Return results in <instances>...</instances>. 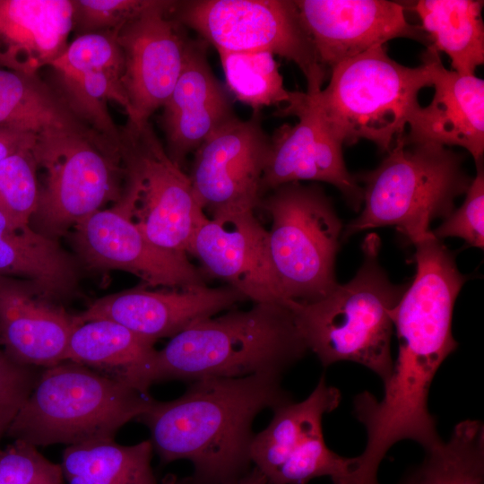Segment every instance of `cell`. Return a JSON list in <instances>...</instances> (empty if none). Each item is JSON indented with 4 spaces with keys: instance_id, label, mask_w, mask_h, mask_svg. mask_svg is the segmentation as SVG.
Listing matches in <instances>:
<instances>
[{
    "instance_id": "6da1fadb",
    "label": "cell",
    "mask_w": 484,
    "mask_h": 484,
    "mask_svg": "<svg viewBox=\"0 0 484 484\" xmlns=\"http://www.w3.org/2000/svg\"><path fill=\"white\" fill-rule=\"evenodd\" d=\"M413 245L414 279L390 312L398 339L391 376L380 400L367 393L359 405L366 427L389 443L423 444L437 434L428 395L439 367L458 346L452 332L453 311L467 280L432 230Z\"/></svg>"
},
{
    "instance_id": "7a4b0ae2",
    "label": "cell",
    "mask_w": 484,
    "mask_h": 484,
    "mask_svg": "<svg viewBox=\"0 0 484 484\" xmlns=\"http://www.w3.org/2000/svg\"><path fill=\"white\" fill-rule=\"evenodd\" d=\"M291 401L279 374L206 377L193 381L177 399H152L137 419L149 428L161 463L187 460L194 467L190 481L221 484L253 467L255 417Z\"/></svg>"
},
{
    "instance_id": "3957f363",
    "label": "cell",
    "mask_w": 484,
    "mask_h": 484,
    "mask_svg": "<svg viewBox=\"0 0 484 484\" xmlns=\"http://www.w3.org/2000/svg\"><path fill=\"white\" fill-rule=\"evenodd\" d=\"M307 349L290 306L255 303L198 322L154 352L146 366L141 389L170 380L281 375L301 359Z\"/></svg>"
},
{
    "instance_id": "277c9868",
    "label": "cell",
    "mask_w": 484,
    "mask_h": 484,
    "mask_svg": "<svg viewBox=\"0 0 484 484\" xmlns=\"http://www.w3.org/2000/svg\"><path fill=\"white\" fill-rule=\"evenodd\" d=\"M379 238L369 234L362 244L363 263L349 282L315 301H292L290 307L307 350L323 367L354 362L384 385L393 367L390 312L407 286L390 281L379 264Z\"/></svg>"
},
{
    "instance_id": "5b68a950",
    "label": "cell",
    "mask_w": 484,
    "mask_h": 484,
    "mask_svg": "<svg viewBox=\"0 0 484 484\" xmlns=\"http://www.w3.org/2000/svg\"><path fill=\"white\" fill-rule=\"evenodd\" d=\"M422 60L417 67L402 65L380 45L333 66L315 99L333 138L341 145L367 140L388 152L420 106V90L433 86L438 52L429 46Z\"/></svg>"
},
{
    "instance_id": "8992f818",
    "label": "cell",
    "mask_w": 484,
    "mask_h": 484,
    "mask_svg": "<svg viewBox=\"0 0 484 484\" xmlns=\"http://www.w3.org/2000/svg\"><path fill=\"white\" fill-rule=\"evenodd\" d=\"M151 400L129 385L64 360L41 370L6 436L37 447L111 439Z\"/></svg>"
},
{
    "instance_id": "52a82bcc",
    "label": "cell",
    "mask_w": 484,
    "mask_h": 484,
    "mask_svg": "<svg viewBox=\"0 0 484 484\" xmlns=\"http://www.w3.org/2000/svg\"><path fill=\"white\" fill-rule=\"evenodd\" d=\"M460 154L435 143L404 145L401 138L374 170L355 176L364 184V208L342 240L368 229L395 226L413 244L436 218H447L471 179Z\"/></svg>"
},
{
    "instance_id": "ba28073f",
    "label": "cell",
    "mask_w": 484,
    "mask_h": 484,
    "mask_svg": "<svg viewBox=\"0 0 484 484\" xmlns=\"http://www.w3.org/2000/svg\"><path fill=\"white\" fill-rule=\"evenodd\" d=\"M32 152L46 180L31 220L49 238L65 234L122 194L120 144L90 127L39 135Z\"/></svg>"
},
{
    "instance_id": "9c48e42d",
    "label": "cell",
    "mask_w": 484,
    "mask_h": 484,
    "mask_svg": "<svg viewBox=\"0 0 484 484\" xmlns=\"http://www.w3.org/2000/svg\"><path fill=\"white\" fill-rule=\"evenodd\" d=\"M259 206L272 218L270 256L286 300L312 302L329 294L338 284L334 263L342 225L323 190L285 184Z\"/></svg>"
},
{
    "instance_id": "30bf717a",
    "label": "cell",
    "mask_w": 484,
    "mask_h": 484,
    "mask_svg": "<svg viewBox=\"0 0 484 484\" xmlns=\"http://www.w3.org/2000/svg\"><path fill=\"white\" fill-rule=\"evenodd\" d=\"M125 180L118 201L130 220L156 246L186 255L207 216L189 176L168 155L150 123L121 128Z\"/></svg>"
},
{
    "instance_id": "8fae6325",
    "label": "cell",
    "mask_w": 484,
    "mask_h": 484,
    "mask_svg": "<svg viewBox=\"0 0 484 484\" xmlns=\"http://www.w3.org/2000/svg\"><path fill=\"white\" fill-rule=\"evenodd\" d=\"M172 16L217 52L266 51L296 64L307 89H322L326 70L317 58L294 1H174Z\"/></svg>"
},
{
    "instance_id": "7c38bea8",
    "label": "cell",
    "mask_w": 484,
    "mask_h": 484,
    "mask_svg": "<svg viewBox=\"0 0 484 484\" xmlns=\"http://www.w3.org/2000/svg\"><path fill=\"white\" fill-rule=\"evenodd\" d=\"M339 389L322 376L310 394L274 409L269 425L255 434L250 459L270 484H308L328 477L333 484H355L356 457L331 450L323 432L324 416L336 410Z\"/></svg>"
},
{
    "instance_id": "4fadbf2b",
    "label": "cell",
    "mask_w": 484,
    "mask_h": 484,
    "mask_svg": "<svg viewBox=\"0 0 484 484\" xmlns=\"http://www.w3.org/2000/svg\"><path fill=\"white\" fill-rule=\"evenodd\" d=\"M270 142L255 111L245 120L236 116L197 148L188 176L204 212L215 217L260 205Z\"/></svg>"
},
{
    "instance_id": "5bb4252c",
    "label": "cell",
    "mask_w": 484,
    "mask_h": 484,
    "mask_svg": "<svg viewBox=\"0 0 484 484\" xmlns=\"http://www.w3.org/2000/svg\"><path fill=\"white\" fill-rule=\"evenodd\" d=\"M173 4L151 0L117 34L124 56L127 123L136 126L163 107L183 68L189 38L171 14Z\"/></svg>"
},
{
    "instance_id": "9a60e30c",
    "label": "cell",
    "mask_w": 484,
    "mask_h": 484,
    "mask_svg": "<svg viewBox=\"0 0 484 484\" xmlns=\"http://www.w3.org/2000/svg\"><path fill=\"white\" fill-rule=\"evenodd\" d=\"M296 91L293 100L276 116H295L297 124H285L271 136L261 181L262 195L282 185L300 180L320 181L337 187L346 202L359 211L363 189L344 163L342 145L331 134L317 108L315 91Z\"/></svg>"
},
{
    "instance_id": "2e32d148",
    "label": "cell",
    "mask_w": 484,
    "mask_h": 484,
    "mask_svg": "<svg viewBox=\"0 0 484 484\" xmlns=\"http://www.w3.org/2000/svg\"><path fill=\"white\" fill-rule=\"evenodd\" d=\"M72 242L79 259L91 269L128 272L151 287L206 285L186 255L153 245L118 200L111 208L100 209L73 227Z\"/></svg>"
},
{
    "instance_id": "e0dca14e",
    "label": "cell",
    "mask_w": 484,
    "mask_h": 484,
    "mask_svg": "<svg viewBox=\"0 0 484 484\" xmlns=\"http://www.w3.org/2000/svg\"><path fill=\"white\" fill-rule=\"evenodd\" d=\"M294 4L325 70L397 38L430 46L427 33L406 20L403 4L396 2L297 0Z\"/></svg>"
},
{
    "instance_id": "ac0fdd59",
    "label": "cell",
    "mask_w": 484,
    "mask_h": 484,
    "mask_svg": "<svg viewBox=\"0 0 484 484\" xmlns=\"http://www.w3.org/2000/svg\"><path fill=\"white\" fill-rule=\"evenodd\" d=\"M189 254L204 271L254 303L290 306L276 277L266 230L254 212L208 217L192 240Z\"/></svg>"
},
{
    "instance_id": "d6986e66",
    "label": "cell",
    "mask_w": 484,
    "mask_h": 484,
    "mask_svg": "<svg viewBox=\"0 0 484 484\" xmlns=\"http://www.w3.org/2000/svg\"><path fill=\"white\" fill-rule=\"evenodd\" d=\"M117 34L103 31L77 36L49 66L56 74L58 94L73 114L120 144L121 129L108 108L109 100L118 103L126 114L129 108L122 83L124 56Z\"/></svg>"
},
{
    "instance_id": "ffe728a7",
    "label": "cell",
    "mask_w": 484,
    "mask_h": 484,
    "mask_svg": "<svg viewBox=\"0 0 484 484\" xmlns=\"http://www.w3.org/2000/svg\"><path fill=\"white\" fill-rule=\"evenodd\" d=\"M246 299L229 285H195L169 291L139 287L100 298L76 316L81 324L99 319L114 321L157 341L173 337Z\"/></svg>"
},
{
    "instance_id": "44dd1931",
    "label": "cell",
    "mask_w": 484,
    "mask_h": 484,
    "mask_svg": "<svg viewBox=\"0 0 484 484\" xmlns=\"http://www.w3.org/2000/svg\"><path fill=\"white\" fill-rule=\"evenodd\" d=\"M162 108L165 149L180 168L189 153L236 117L209 65L204 40L189 39L181 73Z\"/></svg>"
},
{
    "instance_id": "7402d4cb",
    "label": "cell",
    "mask_w": 484,
    "mask_h": 484,
    "mask_svg": "<svg viewBox=\"0 0 484 484\" xmlns=\"http://www.w3.org/2000/svg\"><path fill=\"white\" fill-rule=\"evenodd\" d=\"M76 315L44 299L29 280L0 274V347L13 360L46 368L65 360Z\"/></svg>"
},
{
    "instance_id": "603a6c76",
    "label": "cell",
    "mask_w": 484,
    "mask_h": 484,
    "mask_svg": "<svg viewBox=\"0 0 484 484\" xmlns=\"http://www.w3.org/2000/svg\"><path fill=\"white\" fill-rule=\"evenodd\" d=\"M431 102L409 121L404 145L435 143L466 149L477 165L484 151V81L445 69L437 62Z\"/></svg>"
},
{
    "instance_id": "cb8c5ba5",
    "label": "cell",
    "mask_w": 484,
    "mask_h": 484,
    "mask_svg": "<svg viewBox=\"0 0 484 484\" xmlns=\"http://www.w3.org/2000/svg\"><path fill=\"white\" fill-rule=\"evenodd\" d=\"M72 0H0V68L38 74L67 48Z\"/></svg>"
},
{
    "instance_id": "d4e9b609",
    "label": "cell",
    "mask_w": 484,
    "mask_h": 484,
    "mask_svg": "<svg viewBox=\"0 0 484 484\" xmlns=\"http://www.w3.org/2000/svg\"><path fill=\"white\" fill-rule=\"evenodd\" d=\"M0 274L24 277L48 301L69 297L78 282L76 260L58 242L0 212Z\"/></svg>"
},
{
    "instance_id": "484cf974",
    "label": "cell",
    "mask_w": 484,
    "mask_h": 484,
    "mask_svg": "<svg viewBox=\"0 0 484 484\" xmlns=\"http://www.w3.org/2000/svg\"><path fill=\"white\" fill-rule=\"evenodd\" d=\"M155 342L114 321L92 320L73 330L65 360L85 366L142 392L141 377L156 351Z\"/></svg>"
},
{
    "instance_id": "4316f807",
    "label": "cell",
    "mask_w": 484,
    "mask_h": 484,
    "mask_svg": "<svg viewBox=\"0 0 484 484\" xmlns=\"http://www.w3.org/2000/svg\"><path fill=\"white\" fill-rule=\"evenodd\" d=\"M483 1L419 0L411 4L421 21L430 46L445 52L453 71L475 75L484 63Z\"/></svg>"
},
{
    "instance_id": "83f0119b",
    "label": "cell",
    "mask_w": 484,
    "mask_h": 484,
    "mask_svg": "<svg viewBox=\"0 0 484 484\" xmlns=\"http://www.w3.org/2000/svg\"><path fill=\"white\" fill-rule=\"evenodd\" d=\"M152 452L150 439L133 445L96 440L67 445L60 466L66 484H160Z\"/></svg>"
},
{
    "instance_id": "f1b7e54d",
    "label": "cell",
    "mask_w": 484,
    "mask_h": 484,
    "mask_svg": "<svg viewBox=\"0 0 484 484\" xmlns=\"http://www.w3.org/2000/svg\"><path fill=\"white\" fill-rule=\"evenodd\" d=\"M0 125L38 136L90 127L38 74L0 68ZM91 128V127H90Z\"/></svg>"
},
{
    "instance_id": "f546056e",
    "label": "cell",
    "mask_w": 484,
    "mask_h": 484,
    "mask_svg": "<svg viewBox=\"0 0 484 484\" xmlns=\"http://www.w3.org/2000/svg\"><path fill=\"white\" fill-rule=\"evenodd\" d=\"M396 484H484L483 422L457 423L448 439L424 450L423 460Z\"/></svg>"
},
{
    "instance_id": "4dcf8cb0",
    "label": "cell",
    "mask_w": 484,
    "mask_h": 484,
    "mask_svg": "<svg viewBox=\"0 0 484 484\" xmlns=\"http://www.w3.org/2000/svg\"><path fill=\"white\" fill-rule=\"evenodd\" d=\"M218 55L229 91L254 112L293 100L296 91L285 88L272 53L218 51Z\"/></svg>"
},
{
    "instance_id": "1f68e13d",
    "label": "cell",
    "mask_w": 484,
    "mask_h": 484,
    "mask_svg": "<svg viewBox=\"0 0 484 484\" xmlns=\"http://www.w3.org/2000/svg\"><path fill=\"white\" fill-rule=\"evenodd\" d=\"M39 169L32 151L0 161V212L18 225H29L37 211Z\"/></svg>"
},
{
    "instance_id": "d6a6232c",
    "label": "cell",
    "mask_w": 484,
    "mask_h": 484,
    "mask_svg": "<svg viewBox=\"0 0 484 484\" xmlns=\"http://www.w3.org/2000/svg\"><path fill=\"white\" fill-rule=\"evenodd\" d=\"M0 484H66L60 464L37 446L14 440L0 448Z\"/></svg>"
},
{
    "instance_id": "836d02e7",
    "label": "cell",
    "mask_w": 484,
    "mask_h": 484,
    "mask_svg": "<svg viewBox=\"0 0 484 484\" xmlns=\"http://www.w3.org/2000/svg\"><path fill=\"white\" fill-rule=\"evenodd\" d=\"M151 0H72L73 30L78 36L118 31Z\"/></svg>"
},
{
    "instance_id": "e575fe53",
    "label": "cell",
    "mask_w": 484,
    "mask_h": 484,
    "mask_svg": "<svg viewBox=\"0 0 484 484\" xmlns=\"http://www.w3.org/2000/svg\"><path fill=\"white\" fill-rule=\"evenodd\" d=\"M477 176L471 180L464 202L457 210L445 219L444 222L432 230L440 239L447 237L462 238L469 246H484V174L480 164Z\"/></svg>"
},
{
    "instance_id": "d590c367",
    "label": "cell",
    "mask_w": 484,
    "mask_h": 484,
    "mask_svg": "<svg viewBox=\"0 0 484 484\" xmlns=\"http://www.w3.org/2000/svg\"><path fill=\"white\" fill-rule=\"evenodd\" d=\"M42 369L12 359L0 347V443Z\"/></svg>"
},
{
    "instance_id": "8d00e7d4",
    "label": "cell",
    "mask_w": 484,
    "mask_h": 484,
    "mask_svg": "<svg viewBox=\"0 0 484 484\" xmlns=\"http://www.w3.org/2000/svg\"><path fill=\"white\" fill-rule=\"evenodd\" d=\"M38 135L0 125V161L14 154L32 151Z\"/></svg>"
},
{
    "instance_id": "74e56055",
    "label": "cell",
    "mask_w": 484,
    "mask_h": 484,
    "mask_svg": "<svg viewBox=\"0 0 484 484\" xmlns=\"http://www.w3.org/2000/svg\"><path fill=\"white\" fill-rule=\"evenodd\" d=\"M165 484H194L188 480V478L177 480L175 477L169 476L164 480ZM221 484H270L264 475L257 470L255 467H252L251 470L245 475L236 480H232Z\"/></svg>"
}]
</instances>
